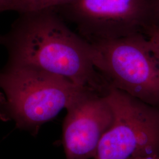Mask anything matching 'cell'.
Wrapping results in <instances>:
<instances>
[{"instance_id": "obj_1", "label": "cell", "mask_w": 159, "mask_h": 159, "mask_svg": "<svg viewBox=\"0 0 159 159\" xmlns=\"http://www.w3.org/2000/svg\"><path fill=\"white\" fill-rule=\"evenodd\" d=\"M8 63L29 65L105 95L110 89L93 62L91 44L68 27L54 8L25 12L0 34Z\"/></svg>"}, {"instance_id": "obj_2", "label": "cell", "mask_w": 159, "mask_h": 159, "mask_svg": "<svg viewBox=\"0 0 159 159\" xmlns=\"http://www.w3.org/2000/svg\"><path fill=\"white\" fill-rule=\"evenodd\" d=\"M0 90L5 94L11 120L33 136L41 125L90 91L38 67L8 62L0 70Z\"/></svg>"}, {"instance_id": "obj_3", "label": "cell", "mask_w": 159, "mask_h": 159, "mask_svg": "<svg viewBox=\"0 0 159 159\" xmlns=\"http://www.w3.org/2000/svg\"><path fill=\"white\" fill-rule=\"evenodd\" d=\"M90 44L93 62L110 88L159 108V51L146 34Z\"/></svg>"}, {"instance_id": "obj_4", "label": "cell", "mask_w": 159, "mask_h": 159, "mask_svg": "<svg viewBox=\"0 0 159 159\" xmlns=\"http://www.w3.org/2000/svg\"><path fill=\"white\" fill-rule=\"evenodd\" d=\"M106 96L113 110V122L94 159L159 156V108L113 88Z\"/></svg>"}, {"instance_id": "obj_5", "label": "cell", "mask_w": 159, "mask_h": 159, "mask_svg": "<svg viewBox=\"0 0 159 159\" xmlns=\"http://www.w3.org/2000/svg\"><path fill=\"white\" fill-rule=\"evenodd\" d=\"M153 0H74L55 10L90 43L145 34Z\"/></svg>"}, {"instance_id": "obj_6", "label": "cell", "mask_w": 159, "mask_h": 159, "mask_svg": "<svg viewBox=\"0 0 159 159\" xmlns=\"http://www.w3.org/2000/svg\"><path fill=\"white\" fill-rule=\"evenodd\" d=\"M66 110L62 136L66 159H94L102 137L113 122L107 97L85 91Z\"/></svg>"}, {"instance_id": "obj_7", "label": "cell", "mask_w": 159, "mask_h": 159, "mask_svg": "<svg viewBox=\"0 0 159 159\" xmlns=\"http://www.w3.org/2000/svg\"><path fill=\"white\" fill-rule=\"evenodd\" d=\"M74 0H13L7 7L6 11H14L18 14L25 12L57 8Z\"/></svg>"}, {"instance_id": "obj_8", "label": "cell", "mask_w": 159, "mask_h": 159, "mask_svg": "<svg viewBox=\"0 0 159 159\" xmlns=\"http://www.w3.org/2000/svg\"><path fill=\"white\" fill-rule=\"evenodd\" d=\"M0 120L2 121L11 120L9 116L5 94L0 90Z\"/></svg>"}, {"instance_id": "obj_9", "label": "cell", "mask_w": 159, "mask_h": 159, "mask_svg": "<svg viewBox=\"0 0 159 159\" xmlns=\"http://www.w3.org/2000/svg\"><path fill=\"white\" fill-rule=\"evenodd\" d=\"M145 34L159 51V26H153L149 28Z\"/></svg>"}, {"instance_id": "obj_10", "label": "cell", "mask_w": 159, "mask_h": 159, "mask_svg": "<svg viewBox=\"0 0 159 159\" xmlns=\"http://www.w3.org/2000/svg\"><path fill=\"white\" fill-rule=\"evenodd\" d=\"M153 26H159V0L152 1V26L150 27Z\"/></svg>"}, {"instance_id": "obj_11", "label": "cell", "mask_w": 159, "mask_h": 159, "mask_svg": "<svg viewBox=\"0 0 159 159\" xmlns=\"http://www.w3.org/2000/svg\"><path fill=\"white\" fill-rule=\"evenodd\" d=\"M13 0H0V12L6 11V8Z\"/></svg>"}, {"instance_id": "obj_12", "label": "cell", "mask_w": 159, "mask_h": 159, "mask_svg": "<svg viewBox=\"0 0 159 159\" xmlns=\"http://www.w3.org/2000/svg\"><path fill=\"white\" fill-rule=\"evenodd\" d=\"M137 159H159V156H150V157H142Z\"/></svg>"}]
</instances>
